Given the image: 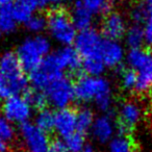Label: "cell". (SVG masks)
I'll return each mask as SVG.
<instances>
[{
	"label": "cell",
	"instance_id": "9a60e30c",
	"mask_svg": "<svg viewBox=\"0 0 152 152\" xmlns=\"http://www.w3.org/2000/svg\"><path fill=\"white\" fill-rule=\"evenodd\" d=\"M70 16H71V19L76 29L81 31V30L91 27L93 14L83 5L81 0H77L74 2Z\"/></svg>",
	"mask_w": 152,
	"mask_h": 152
},
{
	"label": "cell",
	"instance_id": "3957f363",
	"mask_svg": "<svg viewBox=\"0 0 152 152\" xmlns=\"http://www.w3.org/2000/svg\"><path fill=\"white\" fill-rule=\"evenodd\" d=\"M0 72L9 83L14 95H22L29 89V79L13 51H5L0 55Z\"/></svg>",
	"mask_w": 152,
	"mask_h": 152
},
{
	"label": "cell",
	"instance_id": "4316f807",
	"mask_svg": "<svg viewBox=\"0 0 152 152\" xmlns=\"http://www.w3.org/2000/svg\"><path fill=\"white\" fill-rule=\"evenodd\" d=\"M148 18H149V13L143 3L135 5L130 12V19L133 21V23L137 25L145 24Z\"/></svg>",
	"mask_w": 152,
	"mask_h": 152
},
{
	"label": "cell",
	"instance_id": "f1b7e54d",
	"mask_svg": "<svg viewBox=\"0 0 152 152\" xmlns=\"http://www.w3.org/2000/svg\"><path fill=\"white\" fill-rule=\"evenodd\" d=\"M137 81V72L133 69L129 68L127 70H123L121 74V83L124 89L126 90H135Z\"/></svg>",
	"mask_w": 152,
	"mask_h": 152
},
{
	"label": "cell",
	"instance_id": "8d00e7d4",
	"mask_svg": "<svg viewBox=\"0 0 152 152\" xmlns=\"http://www.w3.org/2000/svg\"><path fill=\"white\" fill-rule=\"evenodd\" d=\"M45 3V5H48V4H51V5H58L61 2H63V0H43Z\"/></svg>",
	"mask_w": 152,
	"mask_h": 152
},
{
	"label": "cell",
	"instance_id": "ba28073f",
	"mask_svg": "<svg viewBox=\"0 0 152 152\" xmlns=\"http://www.w3.org/2000/svg\"><path fill=\"white\" fill-rule=\"evenodd\" d=\"M103 39L101 38L100 34L95 28H88V29L81 30L74 41L75 47L83 59L88 57L98 56L100 51V46Z\"/></svg>",
	"mask_w": 152,
	"mask_h": 152
},
{
	"label": "cell",
	"instance_id": "4fadbf2b",
	"mask_svg": "<svg viewBox=\"0 0 152 152\" xmlns=\"http://www.w3.org/2000/svg\"><path fill=\"white\" fill-rule=\"evenodd\" d=\"M100 57L105 67H118L123 61L124 50L117 41L103 39L99 51Z\"/></svg>",
	"mask_w": 152,
	"mask_h": 152
},
{
	"label": "cell",
	"instance_id": "7a4b0ae2",
	"mask_svg": "<svg viewBox=\"0 0 152 152\" xmlns=\"http://www.w3.org/2000/svg\"><path fill=\"white\" fill-rule=\"evenodd\" d=\"M51 45L47 38L37 34L22 41L18 46L16 54L25 72L36 70L50 53Z\"/></svg>",
	"mask_w": 152,
	"mask_h": 152
},
{
	"label": "cell",
	"instance_id": "603a6c76",
	"mask_svg": "<svg viewBox=\"0 0 152 152\" xmlns=\"http://www.w3.org/2000/svg\"><path fill=\"white\" fill-rule=\"evenodd\" d=\"M81 2L93 15H107L113 7V0H81Z\"/></svg>",
	"mask_w": 152,
	"mask_h": 152
},
{
	"label": "cell",
	"instance_id": "4dcf8cb0",
	"mask_svg": "<svg viewBox=\"0 0 152 152\" xmlns=\"http://www.w3.org/2000/svg\"><path fill=\"white\" fill-rule=\"evenodd\" d=\"M14 94L12 92V89L10 87L9 83H7L5 77L0 72V100L4 101V100H7V98H10Z\"/></svg>",
	"mask_w": 152,
	"mask_h": 152
},
{
	"label": "cell",
	"instance_id": "1f68e13d",
	"mask_svg": "<svg viewBox=\"0 0 152 152\" xmlns=\"http://www.w3.org/2000/svg\"><path fill=\"white\" fill-rule=\"evenodd\" d=\"M49 152H69L64 139H54L50 141Z\"/></svg>",
	"mask_w": 152,
	"mask_h": 152
},
{
	"label": "cell",
	"instance_id": "7c38bea8",
	"mask_svg": "<svg viewBox=\"0 0 152 152\" xmlns=\"http://www.w3.org/2000/svg\"><path fill=\"white\" fill-rule=\"evenodd\" d=\"M76 117L77 113L72 108L58 110L54 116V129L61 137H70L76 132Z\"/></svg>",
	"mask_w": 152,
	"mask_h": 152
},
{
	"label": "cell",
	"instance_id": "cb8c5ba5",
	"mask_svg": "<svg viewBox=\"0 0 152 152\" xmlns=\"http://www.w3.org/2000/svg\"><path fill=\"white\" fill-rule=\"evenodd\" d=\"M24 25L28 31L39 34L47 28V17L40 14H34Z\"/></svg>",
	"mask_w": 152,
	"mask_h": 152
},
{
	"label": "cell",
	"instance_id": "52a82bcc",
	"mask_svg": "<svg viewBox=\"0 0 152 152\" xmlns=\"http://www.w3.org/2000/svg\"><path fill=\"white\" fill-rule=\"evenodd\" d=\"M32 114V107L23 95H13L2 105V115L12 123H27Z\"/></svg>",
	"mask_w": 152,
	"mask_h": 152
},
{
	"label": "cell",
	"instance_id": "ffe728a7",
	"mask_svg": "<svg viewBox=\"0 0 152 152\" xmlns=\"http://www.w3.org/2000/svg\"><path fill=\"white\" fill-rule=\"evenodd\" d=\"M94 124V115L89 108H81L76 117V131L85 135Z\"/></svg>",
	"mask_w": 152,
	"mask_h": 152
},
{
	"label": "cell",
	"instance_id": "ac0fdd59",
	"mask_svg": "<svg viewBox=\"0 0 152 152\" xmlns=\"http://www.w3.org/2000/svg\"><path fill=\"white\" fill-rule=\"evenodd\" d=\"M17 24L12 14V7L0 9V36L10 34L15 31Z\"/></svg>",
	"mask_w": 152,
	"mask_h": 152
},
{
	"label": "cell",
	"instance_id": "44dd1931",
	"mask_svg": "<svg viewBox=\"0 0 152 152\" xmlns=\"http://www.w3.org/2000/svg\"><path fill=\"white\" fill-rule=\"evenodd\" d=\"M54 116L55 114H53L48 108L39 110L36 116V126H38L44 132H50L54 129Z\"/></svg>",
	"mask_w": 152,
	"mask_h": 152
},
{
	"label": "cell",
	"instance_id": "277c9868",
	"mask_svg": "<svg viewBox=\"0 0 152 152\" xmlns=\"http://www.w3.org/2000/svg\"><path fill=\"white\" fill-rule=\"evenodd\" d=\"M47 28L57 43L69 46L76 39V28L71 16L61 7H54L47 16Z\"/></svg>",
	"mask_w": 152,
	"mask_h": 152
},
{
	"label": "cell",
	"instance_id": "30bf717a",
	"mask_svg": "<svg viewBox=\"0 0 152 152\" xmlns=\"http://www.w3.org/2000/svg\"><path fill=\"white\" fill-rule=\"evenodd\" d=\"M141 107L135 102H125L120 108L117 127L121 135H127L141 119Z\"/></svg>",
	"mask_w": 152,
	"mask_h": 152
},
{
	"label": "cell",
	"instance_id": "8992f818",
	"mask_svg": "<svg viewBox=\"0 0 152 152\" xmlns=\"http://www.w3.org/2000/svg\"><path fill=\"white\" fill-rule=\"evenodd\" d=\"M47 101L53 107L58 110L67 108L68 105L75 99L74 83L66 76L53 80L44 91Z\"/></svg>",
	"mask_w": 152,
	"mask_h": 152
},
{
	"label": "cell",
	"instance_id": "e575fe53",
	"mask_svg": "<svg viewBox=\"0 0 152 152\" xmlns=\"http://www.w3.org/2000/svg\"><path fill=\"white\" fill-rule=\"evenodd\" d=\"M143 3L145 5V7L147 9L149 16H152V0H143Z\"/></svg>",
	"mask_w": 152,
	"mask_h": 152
},
{
	"label": "cell",
	"instance_id": "f546056e",
	"mask_svg": "<svg viewBox=\"0 0 152 152\" xmlns=\"http://www.w3.org/2000/svg\"><path fill=\"white\" fill-rule=\"evenodd\" d=\"M15 3L27 9L31 13H34L37 10L46 7L43 0H15Z\"/></svg>",
	"mask_w": 152,
	"mask_h": 152
},
{
	"label": "cell",
	"instance_id": "5b68a950",
	"mask_svg": "<svg viewBox=\"0 0 152 152\" xmlns=\"http://www.w3.org/2000/svg\"><path fill=\"white\" fill-rule=\"evenodd\" d=\"M127 61L131 69L137 72V81L135 91L146 93L152 89V52L145 49H130Z\"/></svg>",
	"mask_w": 152,
	"mask_h": 152
},
{
	"label": "cell",
	"instance_id": "8fae6325",
	"mask_svg": "<svg viewBox=\"0 0 152 152\" xmlns=\"http://www.w3.org/2000/svg\"><path fill=\"white\" fill-rule=\"evenodd\" d=\"M102 34L108 40L117 41L126 34V23L122 15L116 12H110L105 16L102 22Z\"/></svg>",
	"mask_w": 152,
	"mask_h": 152
},
{
	"label": "cell",
	"instance_id": "484cf974",
	"mask_svg": "<svg viewBox=\"0 0 152 152\" xmlns=\"http://www.w3.org/2000/svg\"><path fill=\"white\" fill-rule=\"evenodd\" d=\"M67 144V148L69 152H83L85 144V135L79 133L78 131L74 132L70 137L64 139Z\"/></svg>",
	"mask_w": 152,
	"mask_h": 152
},
{
	"label": "cell",
	"instance_id": "74e56055",
	"mask_svg": "<svg viewBox=\"0 0 152 152\" xmlns=\"http://www.w3.org/2000/svg\"><path fill=\"white\" fill-rule=\"evenodd\" d=\"M83 152H94V149L91 145H86L83 149Z\"/></svg>",
	"mask_w": 152,
	"mask_h": 152
},
{
	"label": "cell",
	"instance_id": "9c48e42d",
	"mask_svg": "<svg viewBox=\"0 0 152 152\" xmlns=\"http://www.w3.org/2000/svg\"><path fill=\"white\" fill-rule=\"evenodd\" d=\"M20 131L30 152H49L50 141L47 133L41 130L36 124L24 123L21 125Z\"/></svg>",
	"mask_w": 152,
	"mask_h": 152
},
{
	"label": "cell",
	"instance_id": "d4e9b609",
	"mask_svg": "<svg viewBox=\"0 0 152 152\" xmlns=\"http://www.w3.org/2000/svg\"><path fill=\"white\" fill-rule=\"evenodd\" d=\"M110 148V152H132L133 143L128 135H120L113 140Z\"/></svg>",
	"mask_w": 152,
	"mask_h": 152
},
{
	"label": "cell",
	"instance_id": "83f0119b",
	"mask_svg": "<svg viewBox=\"0 0 152 152\" xmlns=\"http://www.w3.org/2000/svg\"><path fill=\"white\" fill-rule=\"evenodd\" d=\"M15 135L13 123L10 122L3 115L0 114V137L5 142L12 141Z\"/></svg>",
	"mask_w": 152,
	"mask_h": 152
},
{
	"label": "cell",
	"instance_id": "6da1fadb",
	"mask_svg": "<svg viewBox=\"0 0 152 152\" xmlns=\"http://www.w3.org/2000/svg\"><path fill=\"white\" fill-rule=\"evenodd\" d=\"M75 98L78 101L88 102L94 100L100 110H110L112 105V90L110 83L103 77L79 76L74 83Z\"/></svg>",
	"mask_w": 152,
	"mask_h": 152
},
{
	"label": "cell",
	"instance_id": "e0dca14e",
	"mask_svg": "<svg viewBox=\"0 0 152 152\" xmlns=\"http://www.w3.org/2000/svg\"><path fill=\"white\" fill-rule=\"evenodd\" d=\"M126 43L131 49L141 48L145 43V31L142 25L133 24L126 31Z\"/></svg>",
	"mask_w": 152,
	"mask_h": 152
},
{
	"label": "cell",
	"instance_id": "7402d4cb",
	"mask_svg": "<svg viewBox=\"0 0 152 152\" xmlns=\"http://www.w3.org/2000/svg\"><path fill=\"white\" fill-rule=\"evenodd\" d=\"M104 68H105V65L102 61L100 55L83 59V70L89 76L98 77L104 71Z\"/></svg>",
	"mask_w": 152,
	"mask_h": 152
},
{
	"label": "cell",
	"instance_id": "d590c367",
	"mask_svg": "<svg viewBox=\"0 0 152 152\" xmlns=\"http://www.w3.org/2000/svg\"><path fill=\"white\" fill-rule=\"evenodd\" d=\"M7 142L0 137V152H7Z\"/></svg>",
	"mask_w": 152,
	"mask_h": 152
},
{
	"label": "cell",
	"instance_id": "d6986e66",
	"mask_svg": "<svg viewBox=\"0 0 152 152\" xmlns=\"http://www.w3.org/2000/svg\"><path fill=\"white\" fill-rule=\"evenodd\" d=\"M23 96L28 101V103L30 104V106L34 110H38V112L46 108L48 101H47L46 95L43 91L34 89V88H29L23 94Z\"/></svg>",
	"mask_w": 152,
	"mask_h": 152
},
{
	"label": "cell",
	"instance_id": "2e32d148",
	"mask_svg": "<svg viewBox=\"0 0 152 152\" xmlns=\"http://www.w3.org/2000/svg\"><path fill=\"white\" fill-rule=\"evenodd\" d=\"M95 137L100 142H106L112 137L114 132V124L110 117L102 116L94 121L92 126Z\"/></svg>",
	"mask_w": 152,
	"mask_h": 152
},
{
	"label": "cell",
	"instance_id": "5bb4252c",
	"mask_svg": "<svg viewBox=\"0 0 152 152\" xmlns=\"http://www.w3.org/2000/svg\"><path fill=\"white\" fill-rule=\"evenodd\" d=\"M54 52L64 71L68 70L76 74L79 70L83 69V57L79 55L75 48L71 46H65Z\"/></svg>",
	"mask_w": 152,
	"mask_h": 152
},
{
	"label": "cell",
	"instance_id": "d6a6232c",
	"mask_svg": "<svg viewBox=\"0 0 152 152\" xmlns=\"http://www.w3.org/2000/svg\"><path fill=\"white\" fill-rule=\"evenodd\" d=\"M145 31V43L149 46H152V16H149L146 23L144 24Z\"/></svg>",
	"mask_w": 152,
	"mask_h": 152
},
{
	"label": "cell",
	"instance_id": "836d02e7",
	"mask_svg": "<svg viewBox=\"0 0 152 152\" xmlns=\"http://www.w3.org/2000/svg\"><path fill=\"white\" fill-rule=\"evenodd\" d=\"M15 0H0V9L4 7H11L14 4Z\"/></svg>",
	"mask_w": 152,
	"mask_h": 152
}]
</instances>
